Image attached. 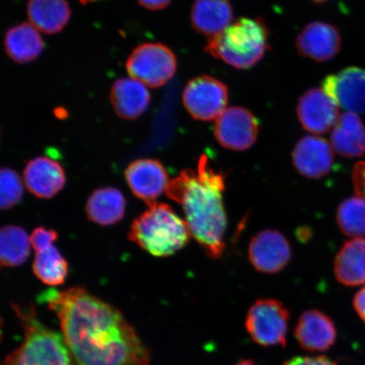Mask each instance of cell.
<instances>
[{"instance_id":"e575fe53","label":"cell","mask_w":365,"mask_h":365,"mask_svg":"<svg viewBox=\"0 0 365 365\" xmlns=\"http://www.w3.org/2000/svg\"><path fill=\"white\" fill-rule=\"evenodd\" d=\"M79 1L81 4H90V3H93V2L97 1V0H79Z\"/></svg>"},{"instance_id":"5bb4252c","label":"cell","mask_w":365,"mask_h":365,"mask_svg":"<svg viewBox=\"0 0 365 365\" xmlns=\"http://www.w3.org/2000/svg\"><path fill=\"white\" fill-rule=\"evenodd\" d=\"M341 38L339 29L329 23L313 21L297 36L300 56L317 62L329 61L339 53Z\"/></svg>"},{"instance_id":"7402d4cb","label":"cell","mask_w":365,"mask_h":365,"mask_svg":"<svg viewBox=\"0 0 365 365\" xmlns=\"http://www.w3.org/2000/svg\"><path fill=\"white\" fill-rule=\"evenodd\" d=\"M332 148L340 156L345 158L361 157L365 153V127L357 113H341L331 136Z\"/></svg>"},{"instance_id":"cb8c5ba5","label":"cell","mask_w":365,"mask_h":365,"mask_svg":"<svg viewBox=\"0 0 365 365\" xmlns=\"http://www.w3.org/2000/svg\"><path fill=\"white\" fill-rule=\"evenodd\" d=\"M125 196L114 188L94 191L86 204V214L91 222L108 226L120 222L125 216Z\"/></svg>"},{"instance_id":"d590c367","label":"cell","mask_w":365,"mask_h":365,"mask_svg":"<svg viewBox=\"0 0 365 365\" xmlns=\"http://www.w3.org/2000/svg\"><path fill=\"white\" fill-rule=\"evenodd\" d=\"M312 1L317 4H322L328 1V0H312Z\"/></svg>"},{"instance_id":"4dcf8cb0","label":"cell","mask_w":365,"mask_h":365,"mask_svg":"<svg viewBox=\"0 0 365 365\" xmlns=\"http://www.w3.org/2000/svg\"><path fill=\"white\" fill-rule=\"evenodd\" d=\"M356 194L365 200V163L360 162L354 168L352 173Z\"/></svg>"},{"instance_id":"f1b7e54d","label":"cell","mask_w":365,"mask_h":365,"mask_svg":"<svg viewBox=\"0 0 365 365\" xmlns=\"http://www.w3.org/2000/svg\"><path fill=\"white\" fill-rule=\"evenodd\" d=\"M57 238L58 235L56 231L49 230L43 227L36 228L30 237L31 246L36 252L53 245Z\"/></svg>"},{"instance_id":"8fae6325","label":"cell","mask_w":365,"mask_h":365,"mask_svg":"<svg viewBox=\"0 0 365 365\" xmlns=\"http://www.w3.org/2000/svg\"><path fill=\"white\" fill-rule=\"evenodd\" d=\"M339 108L323 89L312 88L301 96L297 114L305 130L322 135L335 127L340 117Z\"/></svg>"},{"instance_id":"4316f807","label":"cell","mask_w":365,"mask_h":365,"mask_svg":"<svg viewBox=\"0 0 365 365\" xmlns=\"http://www.w3.org/2000/svg\"><path fill=\"white\" fill-rule=\"evenodd\" d=\"M337 225L346 236L365 235V200L359 195L342 202L336 214Z\"/></svg>"},{"instance_id":"83f0119b","label":"cell","mask_w":365,"mask_h":365,"mask_svg":"<svg viewBox=\"0 0 365 365\" xmlns=\"http://www.w3.org/2000/svg\"><path fill=\"white\" fill-rule=\"evenodd\" d=\"M23 195V184L19 175L11 168H3L0 176V205L8 210L19 203Z\"/></svg>"},{"instance_id":"7a4b0ae2","label":"cell","mask_w":365,"mask_h":365,"mask_svg":"<svg viewBox=\"0 0 365 365\" xmlns=\"http://www.w3.org/2000/svg\"><path fill=\"white\" fill-rule=\"evenodd\" d=\"M225 176L202 155L196 171L182 170L168 182L165 191L168 198L181 205L191 236L211 258L221 257L225 250Z\"/></svg>"},{"instance_id":"44dd1931","label":"cell","mask_w":365,"mask_h":365,"mask_svg":"<svg viewBox=\"0 0 365 365\" xmlns=\"http://www.w3.org/2000/svg\"><path fill=\"white\" fill-rule=\"evenodd\" d=\"M27 16L41 33L53 35L65 29L71 10L67 0H29Z\"/></svg>"},{"instance_id":"f546056e","label":"cell","mask_w":365,"mask_h":365,"mask_svg":"<svg viewBox=\"0 0 365 365\" xmlns=\"http://www.w3.org/2000/svg\"><path fill=\"white\" fill-rule=\"evenodd\" d=\"M284 365H337L326 356L309 357V356H297L287 360Z\"/></svg>"},{"instance_id":"8992f818","label":"cell","mask_w":365,"mask_h":365,"mask_svg":"<svg viewBox=\"0 0 365 365\" xmlns=\"http://www.w3.org/2000/svg\"><path fill=\"white\" fill-rule=\"evenodd\" d=\"M125 66L131 78L148 88H159L175 76L177 59L173 50L165 44L147 43L139 45L131 52Z\"/></svg>"},{"instance_id":"603a6c76","label":"cell","mask_w":365,"mask_h":365,"mask_svg":"<svg viewBox=\"0 0 365 365\" xmlns=\"http://www.w3.org/2000/svg\"><path fill=\"white\" fill-rule=\"evenodd\" d=\"M334 272L336 279L345 286L365 284V239L346 242L335 259Z\"/></svg>"},{"instance_id":"e0dca14e","label":"cell","mask_w":365,"mask_h":365,"mask_svg":"<svg viewBox=\"0 0 365 365\" xmlns=\"http://www.w3.org/2000/svg\"><path fill=\"white\" fill-rule=\"evenodd\" d=\"M27 190L36 197L49 199L57 195L66 185V173L56 160L48 157L36 158L24 170Z\"/></svg>"},{"instance_id":"277c9868","label":"cell","mask_w":365,"mask_h":365,"mask_svg":"<svg viewBox=\"0 0 365 365\" xmlns=\"http://www.w3.org/2000/svg\"><path fill=\"white\" fill-rule=\"evenodd\" d=\"M269 30L262 19L240 18L208 40L205 51L227 65L246 70L257 65L268 51Z\"/></svg>"},{"instance_id":"484cf974","label":"cell","mask_w":365,"mask_h":365,"mask_svg":"<svg viewBox=\"0 0 365 365\" xmlns=\"http://www.w3.org/2000/svg\"><path fill=\"white\" fill-rule=\"evenodd\" d=\"M33 269L35 276L50 286L63 284L68 275V263L53 245L36 251Z\"/></svg>"},{"instance_id":"d4e9b609","label":"cell","mask_w":365,"mask_h":365,"mask_svg":"<svg viewBox=\"0 0 365 365\" xmlns=\"http://www.w3.org/2000/svg\"><path fill=\"white\" fill-rule=\"evenodd\" d=\"M31 239L21 227L4 226L0 234V259L3 266H20L29 257Z\"/></svg>"},{"instance_id":"9c48e42d","label":"cell","mask_w":365,"mask_h":365,"mask_svg":"<svg viewBox=\"0 0 365 365\" xmlns=\"http://www.w3.org/2000/svg\"><path fill=\"white\" fill-rule=\"evenodd\" d=\"M214 134L223 148L245 150L257 140L259 122L246 108H228L217 118Z\"/></svg>"},{"instance_id":"6da1fadb","label":"cell","mask_w":365,"mask_h":365,"mask_svg":"<svg viewBox=\"0 0 365 365\" xmlns=\"http://www.w3.org/2000/svg\"><path fill=\"white\" fill-rule=\"evenodd\" d=\"M41 299L57 314L75 365H149L148 349L120 310L83 287L49 289Z\"/></svg>"},{"instance_id":"5b68a950","label":"cell","mask_w":365,"mask_h":365,"mask_svg":"<svg viewBox=\"0 0 365 365\" xmlns=\"http://www.w3.org/2000/svg\"><path fill=\"white\" fill-rule=\"evenodd\" d=\"M24 331L19 349L7 356L3 365H75L63 336L48 329L36 317L33 305H14Z\"/></svg>"},{"instance_id":"4fadbf2b","label":"cell","mask_w":365,"mask_h":365,"mask_svg":"<svg viewBox=\"0 0 365 365\" xmlns=\"http://www.w3.org/2000/svg\"><path fill=\"white\" fill-rule=\"evenodd\" d=\"M166 168L157 159L136 160L125 171V179L132 192L148 205L166 191L168 182Z\"/></svg>"},{"instance_id":"ba28073f","label":"cell","mask_w":365,"mask_h":365,"mask_svg":"<svg viewBox=\"0 0 365 365\" xmlns=\"http://www.w3.org/2000/svg\"><path fill=\"white\" fill-rule=\"evenodd\" d=\"M182 104L196 120L211 121L225 110L227 86L214 77L200 76L191 79L182 91Z\"/></svg>"},{"instance_id":"9a60e30c","label":"cell","mask_w":365,"mask_h":365,"mask_svg":"<svg viewBox=\"0 0 365 365\" xmlns=\"http://www.w3.org/2000/svg\"><path fill=\"white\" fill-rule=\"evenodd\" d=\"M292 158L301 175L318 179L331 171L334 163V153L327 140L322 137L308 135L296 144Z\"/></svg>"},{"instance_id":"1f68e13d","label":"cell","mask_w":365,"mask_h":365,"mask_svg":"<svg viewBox=\"0 0 365 365\" xmlns=\"http://www.w3.org/2000/svg\"><path fill=\"white\" fill-rule=\"evenodd\" d=\"M140 6L149 11H157L163 10L173 2V0H137Z\"/></svg>"},{"instance_id":"ac0fdd59","label":"cell","mask_w":365,"mask_h":365,"mask_svg":"<svg viewBox=\"0 0 365 365\" xmlns=\"http://www.w3.org/2000/svg\"><path fill=\"white\" fill-rule=\"evenodd\" d=\"M109 99L118 117L125 120H134L148 110L150 94L148 86L130 77L114 81Z\"/></svg>"},{"instance_id":"d6986e66","label":"cell","mask_w":365,"mask_h":365,"mask_svg":"<svg viewBox=\"0 0 365 365\" xmlns=\"http://www.w3.org/2000/svg\"><path fill=\"white\" fill-rule=\"evenodd\" d=\"M234 11L228 0H195L191 25L198 34L212 38L231 25Z\"/></svg>"},{"instance_id":"836d02e7","label":"cell","mask_w":365,"mask_h":365,"mask_svg":"<svg viewBox=\"0 0 365 365\" xmlns=\"http://www.w3.org/2000/svg\"><path fill=\"white\" fill-rule=\"evenodd\" d=\"M235 365H257L255 364L252 360H242V361L239 362Z\"/></svg>"},{"instance_id":"3957f363","label":"cell","mask_w":365,"mask_h":365,"mask_svg":"<svg viewBox=\"0 0 365 365\" xmlns=\"http://www.w3.org/2000/svg\"><path fill=\"white\" fill-rule=\"evenodd\" d=\"M136 217L130 227L129 238L141 249L157 257H167L188 244L190 232L167 204L154 202Z\"/></svg>"},{"instance_id":"30bf717a","label":"cell","mask_w":365,"mask_h":365,"mask_svg":"<svg viewBox=\"0 0 365 365\" xmlns=\"http://www.w3.org/2000/svg\"><path fill=\"white\" fill-rule=\"evenodd\" d=\"M323 90L337 106L346 112L365 113V70L344 68L323 81Z\"/></svg>"},{"instance_id":"52a82bcc","label":"cell","mask_w":365,"mask_h":365,"mask_svg":"<svg viewBox=\"0 0 365 365\" xmlns=\"http://www.w3.org/2000/svg\"><path fill=\"white\" fill-rule=\"evenodd\" d=\"M289 321V310L280 301L259 299L249 309L245 327L259 345L285 346Z\"/></svg>"},{"instance_id":"ffe728a7","label":"cell","mask_w":365,"mask_h":365,"mask_svg":"<svg viewBox=\"0 0 365 365\" xmlns=\"http://www.w3.org/2000/svg\"><path fill=\"white\" fill-rule=\"evenodd\" d=\"M4 45L8 57L21 65L36 61L44 48L40 31L30 22L11 27L4 36Z\"/></svg>"},{"instance_id":"d6a6232c","label":"cell","mask_w":365,"mask_h":365,"mask_svg":"<svg viewBox=\"0 0 365 365\" xmlns=\"http://www.w3.org/2000/svg\"><path fill=\"white\" fill-rule=\"evenodd\" d=\"M354 307L360 319L365 323V287L355 294Z\"/></svg>"},{"instance_id":"2e32d148","label":"cell","mask_w":365,"mask_h":365,"mask_svg":"<svg viewBox=\"0 0 365 365\" xmlns=\"http://www.w3.org/2000/svg\"><path fill=\"white\" fill-rule=\"evenodd\" d=\"M294 335L301 349L310 353L325 352L335 344L336 329L329 317L312 309L301 314Z\"/></svg>"},{"instance_id":"7c38bea8","label":"cell","mask_w":365,"mask_h":365,"mask_svg":"<svg viewBox=\"0 0 365 365\" xmlns=\"http://www.w3.org/2000/svg\"><path fill=\"white\" fill-rule=\"evenodd\" d=\"M248 253L253 267L269 274L282 271L291 259L289 242L276 230L259 232L251 240Z\"/></svg>"}]
</instances>
